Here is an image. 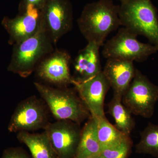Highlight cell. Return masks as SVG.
<instances>
[{
  "instance_id": "obj_20",
  "label": "cell",
  "mask_w": 158,
  "mask_h": 158,
  "mask_svg": "<svg viewBox=\"0 0 158 158\" xmlns=\"http://www.w3.org/2000/svg\"><path fill=\"white\" fill-rule=\"evenodd\" d=\"M132 144L131 138L128 137L119 144L102 150L101 156L102 158H127Z\"/></svg>"
},
{
  "instance_id": "obj_15",
  "label": "cell",
  "mask_w": 158,
  "mask_h": 158,
  "mask_svg": "<svg viewBox=\"0 0 158 158\" xmlns=\"http://www.w3.org/2000/svg\"><path fill=\"white\" fill-rule=\"evenodd\" d=\"M18 140L25 144L32 158H57L50 140L45 132L33 133L27 131L17 133Z\"/></svg>"
},
{
  "instance_id": "obj_1",
  "label": "cell",
  "mask_w": 158,
  "mask_h": 158,
  "mask_svg": "<svg viewBox=\"0 0 158 158\" xmlns=\"http://www.w3.org/2000/svg\"><path fill=\"white\" fill-rule=\"evenodd\" d=\"M118 9L112 0H98L85 6L77 22L88 42L104 45L108 35L121 26Z\"/></svg>"
},
{
  "instance_id": "obj_19",
  "label": "cell",
  "mask_w": 158,
  "mask_h": 158,
  "mask_svg": "<svg viewBox=\"0 0 158 158\" xmlns=\"http://www.w3.org/2000/svg\"><path fill=\"white\" fill-rule=\"evenodd\" d=\"M140 136V141L135 146L136 152L158 158V125L149 123Z\"/></svg>"
},
{
  "instance_id": "obj_24",
  "label": "cell",
  "mask_w": 158,
  "mask_h": 158,
  "mask_svg": "<svg viewBox=\"0 0 158 158\" xmlns=\"http://www.w3.org/2000/svg\"><path fill=\"white\" fill-rule=\"evenodd\" d=\"M119 1H120V2H122V1H123V0H119Z\"/></svg>"
},
{
  "instance_id": "obj_4",
  "label": "cell",
  "mask_w": 158,
  "mask_h": 158,
  "mask_svg": "<svg viewBox=\"0 0 158 158\" xmlns=\"http://www.w3.org/2000/svg\"><path fill=\"white\" fill-rule=\"evenodd\" d=\"M54 44L41 29L28 39L13 45L8 70L23 78L31 76L38 63L55 49Z\"/></svg>"
},
{
  "instance_id": "obj_22",
  "label": "cell",
  "mask_w": 158,
  "mask_h": 158,
  "mask_svg": "<svg viewBox=\"0 0 158 158\" xmlns=\"http://www.w3.org/2000/svg\"><path fill=\"white\" fill-rule=\"evenodd\" d=\"M47 0H22L20 3L19 11L23 10L28 6H32L41 10Z\"/></svg>"
},
{
  "instance_id": "obj_7",
  "label": "cell",
  "mask_w": 158,
  "mask_h": 158,
  "mask_svg": "<svg viewBox=\"0 0 158 158\" xmlns=\"http://www.w3.org/2000/svg\"><path fill=\"white\" fill-rule=\"evenodd\" d=\"M40 15V29L55 45L72 28L73 11L69 0H47Z\"/></svg>"
},
{
  "instance_id": "obj_17",
  "label": "cell",
  "mask_w": 158,
  "mask_h": 158,
  "mask_svg": "<svg viewBox=\"0 0 158 158\" xmlns=\"http://www.w3.org/2000/svg\"><path fill=\"white\" fill-rule=\"evenodd\" d=\"M108 107V113L115 120V126L125 135L130 136L135 127V122L131 113L123 104L122 97L113 94Z\"/></svg>"
},
{
  "instance_id": "obj_8",
  "label": "cell",
  "mask_w": 158,
  "mask_h": 158,
  "mask_svg": "<svg viewBox=\"0 0 158 158\" xmlns=\"http://www.w3.org/2000/svg\"><path fill=\"white\" fill-rule=\"evenodd\" d=\"M49 123L45 107L36 96L21 102L11 116L8 126L10 132H30L43 129Z\"/></svg>"
},
{
  "instance_id": "obj_6",
  "label": "cell",
  "mask_w": 158,
  "mask_h": 158,
  "mask_svg": "<svg viewBox=\"0 0 158 158\" xmlns=\"http://www.w3.org/2000/svg\"><path fill=\"white\" fill-rule=\"evenodd\" d=\"M137 35L124 27L104 45L102 55L108 59H118L142 62L156 53L158 48L137 39Z\"/></svg>"
},
{
  "instance_id": "obj_23",
  "label": "cell",
  "mask_w": 158,
  "mask_h": 158,
  "mask_svg": "<svg viewBox=\"0 0 158 158\" xmlns=\"http://www.w3.org/2000/svg\"><path fill=\"white\" fill-rule=\"evenodd\" d=\"M88 158H102L100 154L98 155H97L92 156Z\"/></svg>"
},
{
  "instance_id": "obj_14",
  "label": "cell",
  "mask_w": 158,
  "mask_h": 158,
  "mask_svg": "<svg viewBox=\"0 0 158 158\" xmlns=\"http://www.w3.org/2000/svg\"><path fill=\"white\" fill-rule=\"evenodd\" d=\"M96 44L88 42L79 51L73 62L77 80H85L95 76L102 71L99 49Z\"/></svg>"
},
{
  "instance_id": "obj_5",
  "label": "cell",
  "mask_w": 158,
  "mask_h": 158,
  "mask_svg": "<svg viewBox=\"0 0 158 158\" xmlns=\"http://www.w3.org/2000/svg\"><path fill=\"white\" fill-rule=\"evenodd\" d=\"M158 101V85L136 69L132 81L122 98V102L132 114L149 118Z\"/></svg>"
},
{
  "instance_id": "obj_12",
  "label": "cell",
  "mask_w": 158,
  "mask_h": 158,
  "mask_svg": "<svg viewBox=\"0 0 158 158\" xmlns=\"http://www.w3.org/2000/svg\"><path fill=\"white\" fill-rule=\"evenodd\" d=\"M40 10L28 6L14 18L4 17L2 24L9 34V44L13 46L37 34L40 29Z\"/></svg>"
},
{
  "instance_id": "obj_11",
  "label": "cell",
  "mask_w": 158,
  "mask_h": 158,
  "mask_svg": "<svg viewBox=\"0 0 158 158\" xmlns=\"http://www.w3.org/2000/svg\"><path fill=\"white\" fill-rule=\"evenodd\" d=\"M72 85L74 86L91 116L96 118L106 117L104 100L110 86L102 71L86 80H77L73 78Z\"/></svg>"
},
{
  "instance_id": "obj_9",
  "label": "cell",
  "mask_w": 158,
  "mask_h": 158,
  "mask_svg": "<svg viewBox=\"0 0 158 158\" xmlns=\"http://www.w3.org/2000/svg\"><path fill=\"white\" fill-rule=\"evenodd\" d=\"M80 125L69 120L49 123L44 128L57 158H73L81 138Z\"/></svg>"
},
{
  "instance_id": "obj_10",
  "label": "cell",
  "mask_w": 158,
  "mask_h": 158,
  "mask_svg": "<svg viewBox=\"0 0 158 158\" xmlns=\"http://www.w3.org/2000/svg\"><path fill=\"white\" fill-rule=\"evenodd\" d=\"M71 61V56L68 52L55 49L40 62L34 72L43 81L66 87L72 85L73 80L70 73Z\"/></svg>"
},
{
  "instance_id": "obj_13",
  "label": "cell",
  "mask_w": 158,
  "mask_h": 158,
  "mask_svg": "<svg viewBox=\"0 0 158 158\" xmlns=\"http://www.w3.org/2000/svg\"><path fill=\"white\" fill-rule=\"evenodd\" d=\"M135 71L132 61L108 59L102 72L113 88V94L122 98L134 78Z\"/></svg>"
},
{
  "instance_id": "obj_21",
  "label": "cell",
  "mask_w": 158,
  "mask_h": 158,
  "mask_svg": "<svg viewBox=\"0 0 158 158\" xmlns=\"http://www.w3.org/2000/svg\"><path fill=\"white\" fill-rule=\"evenodd\" d=\"M1 158H32L21 148H9L3 152Z\"/></svg>"
},
{
  "instance_id": "obj_18",
  "label": "cell",
  "mask_w": 158,
  "mask_h": 158,
  "mask_svg": "<svg viewBox=\"0 0 158 158\" xmlns=\"http://www.w3.org/2000/svg\"><path fill=\"white\" fill-rule=\"evenodd\" d=\"M97 134L101 149L117 145L128 137L108 121L106 117L97 118Z\"/></svg>"
},
{
  "instance_id": "obj_3",
  "label": "cell",
  "mask_w": 158,
  "mask_h": 158,
  "mask_svg": "<svg viewBox=\"0 0 158 158\" xmlns=\"http://www.w3.org/2000/svg\"><path fill=\"white\" fill-rule=\"evenodd\" d=\"M118 15L121 25L146 37L158 48V18L151 0H123Z\"/></svg>"
},
{
  "instance_id": "obj_16",
  "label": "cell",
  "mask_w": 158,
  "mask_h": 158,
  "mask_svg": "<svg viewBox=\"0 0 158 158\" xmlns=\"http://www.w3.org/2000/svg\"><path fill=\"white\" fill-rule=\"evenodd\" d=\"M97 126V119L91 116L81 129L78 146L73 158H88L100 154Z\"/></svg>"
},
{
  "instance_id": "obj_2",
  "label": "cell",
  "mask_w": 158,
  "mask_h": 158,
  "mask_svg": "<svg viewBox=\"0 0 158 158\" xmlns=\"http://www.w3.org/2000/svg\"><path fill=\"white\" fill-rule=\"evenodd\" d=\"M34 85L57 120H69L81 124L91 114L80 97L66 87L55 88L40 82Z\"/></svg>"
}]
</instances>
